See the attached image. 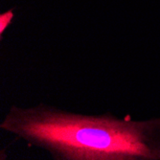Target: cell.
<instances>
[{
	"label": "cell",
	"instance_id": "1",
	"mask_svg": "<svg viewBox=\"0 0 160 160\" xmlns=\"http://www.w3.org/2000/svg\"><path fill=\"white\" fill-rule=\"evenodd\" d=\"M0 128L54 160H160V117L85 115L38 104L12 105Z\"/></svg>",
	"mask_w": 160,
	"mask_h": 160
},
{
	"label": "cell",
	"instance_id": "2",
	"mask_svg": "<svg viewBox=\"0 0 160 160\" xmlns=\"http://www.w3.org/2000/svg\"><path fill=\"white\" fill-rule=\"evenodd\" d=\"M13 18V12L12 11L2 12L0 14V37H3L4 30L9 26L11 21Z\"/></svg>",
	"mask_w": 160,
	"mask_h": 160
}]
</instances>
